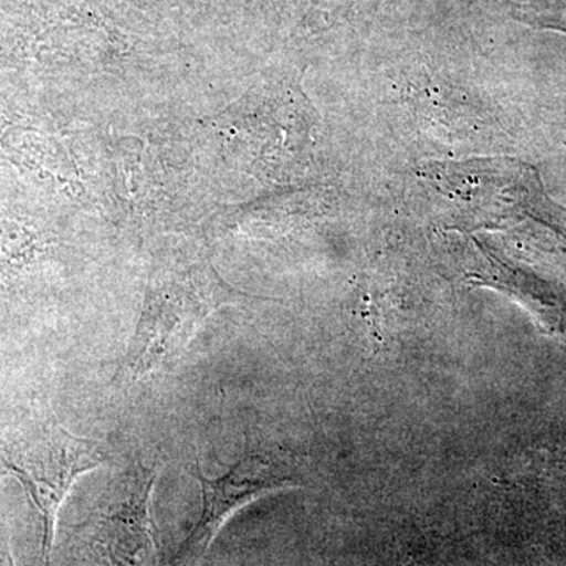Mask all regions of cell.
I'll return each mask as SVG.
<instances>
[{
  "label": "cell",
  "instance_id": "cell-1",
  "mask_svg": "<svg viewBox=\"0 0 566 566\" xmlns=\"http://www.w3.org/2000/svg\"><path fill=\"white\" fill-rule=\"evenodd\" d=\"M104 461L98 442L70 433L54 420H29L0 430V468L21 483L39 510L46 564L63 502L80 476Z\"/></svg>",
  "mask_w": 566,
  "mask_h": 566
},
{
  "label": "cell",
  "instance_id": "cell-2",
  "mask_svg": "<svg viewBox=\"0 0 566 566\" xmlns=\"http://www.w3.org/2000/svg\"><path fill=\"white\" fill-rule=\"evenodd\" d=\"M202 486V513L178 551L174 566H197L221 528L243 506L274 491L297 486V479L273 458L248 453L221 476H208L196 464Z\"/></svg>",
  "mask_w": 566,
  "mask_h": 566
},
{
  "label": "cell",
  "instance_id": "cell-3",
  "mask_svg": "<svg viewBox=\"0 0 566 566\" xmlns=\"http://www.w3.org/2000/svg\"><path fill=\"white\" fill-rule=\"evenodd\" d=\"M0 566H17L9 551H0Z\"/></svg>",
  "mask_w": 566,
  "mask_h": 566
}]
</instances>
